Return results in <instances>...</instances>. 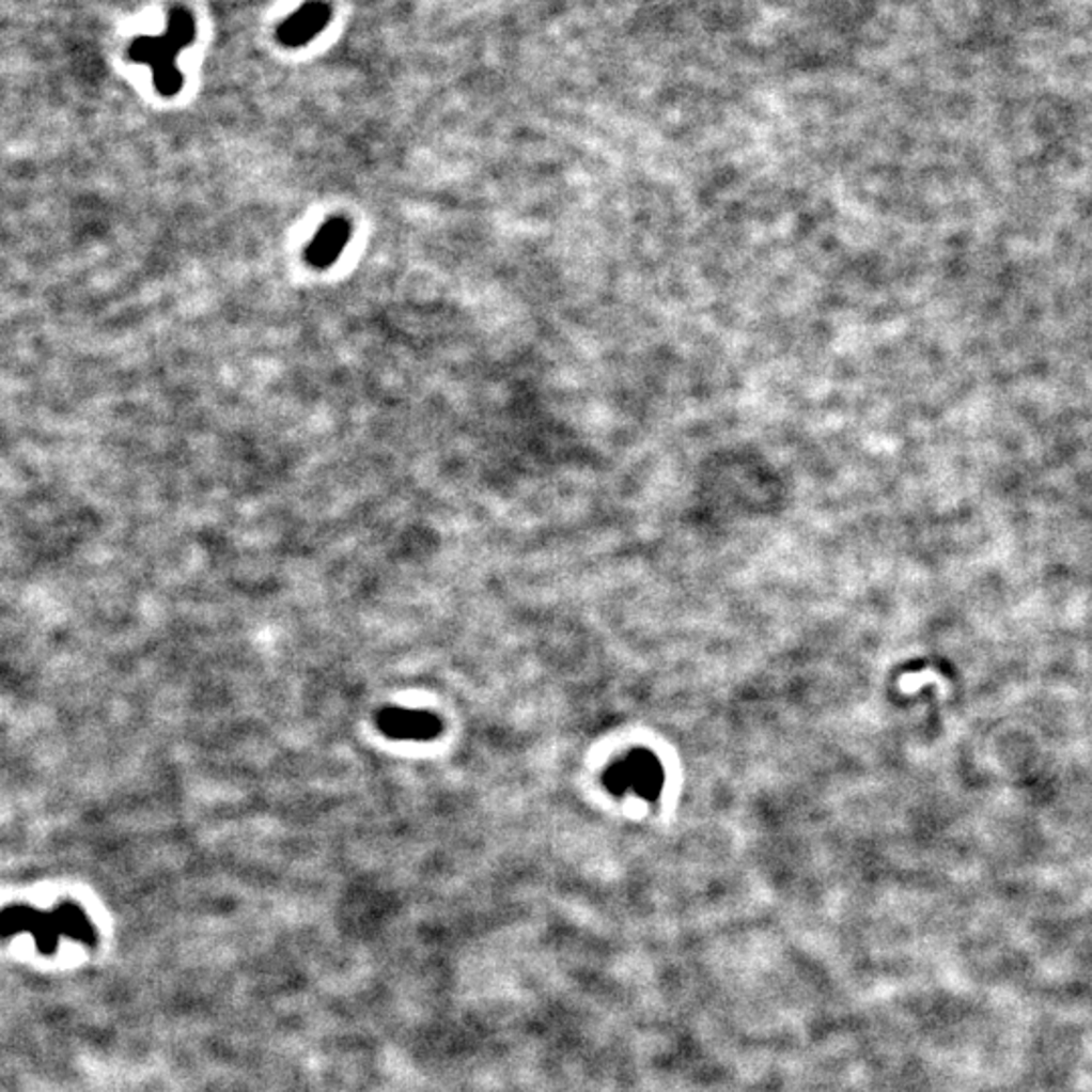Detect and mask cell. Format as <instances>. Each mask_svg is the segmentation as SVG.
Returning <instances> with one entry per match:
<instances>
[{
  "mask_svg": "<svg viewBox=\"0 0 1092 1092\" xmlns=\"http://www.w3.org/2000/svg\"><path fill=\"white\" fill-rule=\"evenodd\" d=\"M31 935L41 955H53L63 939L94 947L95 926L77 904H59L53 910H35L31 906H9L0 910V937L13 939Z\"/></svg>",
  "mask_w": 1092,
  "mask_h": 1092,
  "instance_id": "cell-1",
  "label": "cell"
},
{
  "mask_svg": "<svg viewBox=\"0 0 1092 1092\" xmlns=\"http://www.w3.org/2000/svg\"><path fill=\"white\" fill-rule=\"evenodd\" d=\"M328 20H330V6L324 2L312 0V2H306L300 11H296L290 19L282 22L278 35H280V41L290 47L306 45L310 38L321 33Z\"/></svg>",
  "mask_w": 1092,
  "mask_h": 1092,
  "instance_id": "cell-5",
  "label": "cell"
},
{
  "mask_svg": "<svg viewBox=\"0 0 1092 1092\" xmlns=\"http://www.w3.org/2000/svg\"><path fill=\"white\" fill-rule=\"evenodd\" d=\"M377 727L383 735L395 740H434L443 731L439 716L395 706L377 713Z\"/></svg>",
  "mask_w": 1092,
  "mask_h": 1092,
  "instance_id": "cell-3",
  "label": "cell"
},
{
  "mask_svg": "<svg viewBox=\"0 0 1092 1092\" xmlns=\"http://www.w3.org/2000/svg\"><path fill=\"white\" fill-rule=\"evenodd\" d=\"M350 223L344 217H334L322 225L312 244L306 249V260L312 267L324 269L339 260L344 246L350 241Z\"/></svg>",
  "mask_w": 1092,
  "mask_h": 1092,
  "instance_id": "cell-4",
  "label": "cell"
},
{
  "mask_svg": "<svg viewBox=\"0 0 1092 1092\" xmlns=\"http://www.w3.org/2000/svg\"><path fill=\"white\" fill-rule=\"evenodd\" d=\"M194 37V20L187 11L176 9L169 19V31L162 37H142L134 41L130 56L149 63L154 83L160 94L174 95L183 85V76L176 67V56Z\"/></svg>",
  "mask_w": 1092,
  "mask_h": 1092,
  "instance_id": "cell-2",
  "label": "cell"
}]
</instances>
